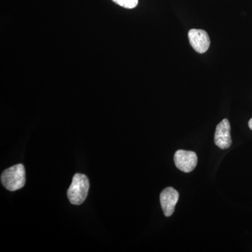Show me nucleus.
Here are the masks:
<instances>
[{
  "mask_svg": "<svg viewBox=\"0 0 252 252\" xmlns=\"http://www.w3.org/2000/svg\"><path fill=\"white\" fill-rule=\"evenodd\" d=\"M89 180L84 174L77 173L73 177L72 184L67 190V198L72 205H81L89 193Z\"/></svg>",
  "mask_w": 252,
  "mask_h": 252,
  "instance_id": "obj_1",
  "label": "nucleus"
},
{
  "mask_svg": "<svg viewBox=\"0 0 252 252\" xmlns=\"http://www.w3.org/2000/svg\"><path fill=\"white\" fill-rule=\"evenodd\" d=\"M1 185L10 191L22 189L26 185V170L22 164L6 169L1 175Z\"/></svg>",
  "mask_w": 252,
  "mask_h": 252,
  "instance_id": "obj_2",
  "label": "nucleus"
},
{
  "mask_svg": "<svg viewBox=\"0 0 252 252\" xmlns=\"http://www.w3.org/2000/svg\"><path fill=\"white\" fill-rule=\"evenodd\" d=\"M176 167L184 172L193 171L198 163L196 154L190 151L178 150L174 156Z\"/></svg>",
  "mask_w": 252,
  "mask_h": 252,
  "instance_id": "obj_3",
  "label": "nucleus"
},
{
  "mask_svg": "<svg viewBox=\"0 0 252 252\" xmlns=\"http://www.w3.org/2000/svg\"><path fill=\"white\" fill-rule=\"evenodd\" d=\"M190 46L199 54H204L210 45V39L206 31L200 29H191L188 33Z\"/></svg>",
  "mask_w": 252,
  "mask_h": 252,
  "instance_id": "obj_4",
  "label": "nucleus"
},
{
  "mask_svg": "<svg viewBox=\"0 0 252 252\" xmlns=\"http://www.w3.org/2000/svg\"><path fill=\"white\" fill-rule=\"evenodd\" d=\"M178 200L179 193L172 187H167L160 193V205L165 217L172 216Z\"/></svg>",
  "mask_w": 252,
  "mask_h": 252,
  "instance_id": "obj_5",
  "label": "nucleus"
},
{
  "mask_svg": "<svg viewBox=\"0 0 252 252\" xmlns=\"http://www.w3.org/2000/svg\"><path fill=\"white\" fill-rule=\"evenodd\" d=\"M215 143L221 149H228L231 146L230 125L228 119H223L217 125L215 134Z\"/></svg>",
  "mask_w": 252,
  "mask_h": 252,
  "instance_id": "obj_6",
  "label": "nucleus"
},
{
  "mask_svg": "<svg viewBox=\"0 0 252 252\" xmlns=\"http://www.w3.org/2000/svg\"><path fill=\"white\" fill-rule=\"evenodd\" d=\"M115 4L126 8V9H134L138 4V0H112Z\"/></svg>",
  "mask_w": 252,
  "mask_h": 252,
  "instance_id": "obj_7",
  "label": "nucleus"
},
{
  "mask_svg": "<svg viewBox=\"0 0 252 252\" xmlns=\"http://www.w3.org/2000/svg\"><path fill=\"white\" fill-rule=\"evenodd\" d=\"M249 127H250V128L252 130V119L249 121Z\"/></svg>",
  "mask_w": 252,
  "mask_h": 252,
  "instance_id": "obj_8",
  "label": "nucleus"
}]
</instances>
